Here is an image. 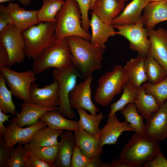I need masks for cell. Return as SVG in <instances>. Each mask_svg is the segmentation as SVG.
Listing matches in <instances>:
<instances>
[{
    "instance_id": "6da1fadb",
    "label": "cell",
    "mask_w": 167,
    "mask_h": 167,
    "mask_svg": "<svg viewBox=\"0 0 167 167\" xmlns=\"http://www.w3.org/2000/svg\"><path fill=\"white\" fill-rule=\"evenodd\" d=\"M72 56L73 66L85 79L95 71L101 68L105 48L92 44L82 37H67Z\"/></svg>"
},
{
    "instance_id": "7a4b0ae2",
    "label": "cell",
    "mask_w": 167,
    "mask_h": 167,
    "mask_svg": "<svg viewBox=\"0 0 167 167\" xmlns=\"http://www.w3.org/2000/svg\"><path fill=\"white\" fill-rule=\"evenodd\" d=\"M160 142L146 133H135L122 150L119 158L136 167H141L161 150Z\"/></svg>"
},
{
    "instance_id": "3957f363",
    "label": "cell",
    "mask_w": 167,
    "mask_h": 167,
    "mask_svg": "<svg viewBox=\"0 0 167 167\" xmlns=\"http://www.w3.org/2000/svg\"><path fill=\"white\" fill-rule=\"evenodd\" d=\"M55 18L56 40L76 36L90 41L91 35L82 27L81 14L75 0H66Z\"/></svg>"
},
{
    "instance_id": "277c9868",
    "label": "cell",
    "mask_w": 167,
    "mask_h": 167,
    "mask_svg": "<svg viewBox=\"0 0 167 167\" xmlns=\"http://www.w3.org/2000/svg\"><path fill=\"white\" fill-rule=\"evenodd\" d=\"M56 22H40L22 32L25 42L26 57L34 60L57 40L55 35Z\"/></svg>"
},
{
    "instance_id": "5b68a950",
    "label": "cell",
    "mask_w": 167,
    "mask_h": 167,
    "mask_svg": "<svg viewBox=\"0 0 167 167\" xmlns=\"http://www.w3.org/2000/svg\"><path fill=\"white\" fill-rule=\"evenodd\" d=\"M72 66V56L66 38L57 40L34 60L32 70L36 74H39L50 68L61 69Z\"/></svg>"
},
{
    "instance_id": "8992f818",
    "label": "cell",
    "mask_w": 167,
    "mask_h": 167,
    "mask_svg": "<svg viewBox=\"0 0 167 167\" xmlns=\"http://www.w3.org/2000/svg\"><path fill=\"white\" fill-rule=\"evenodd\" d=\"M128 73L124 66L116 65L112 70L106 72L98 80L94 100L103 106L108 105L113 98L121 92L123 85L128 80Z\"/></svg>"
},
{
    "instance_id": "52a82bcc",
    "label": "cell",
    "mask_w": 167,
    "mask_h": 167,
    "mask_svg": "<svg viewBox=\"0 0 167 167\" xmlns=\"http://www.w3.org/2000/svg\"><path fill=\"white\" fill-rule=\"evenodd\" d=\"M53 75L59 84L58 110L66 118L73 119L76 115L70 105L69 95L77 84V78H81L80 74L73 66L61 69H54L53 71Z\"/></svg>"
},
{
    "instance_id": "ba28073f",
    "label": "cell",
    "mask_w": 167,
    "mask_h": 167,
    "mask_svg": "<svg viewBox=\"0 0 167 167\" xmlns=\"http://www.w3.org/2000/svg\"><path fill=\"white\" fill-rule=\"evenodd\" d=\"M0 71L12 95L23 102H31V87L38 79L36 73L32 70L17 72L6 66L0 68Z\"/></svg>"
},
{
    "instance_id": "9c48e42d",
    "label": "cell",
    "mask_w": 167,
    "mask_h": 167,
    "mask_svg": "<svg viewBox=\"0 0 167 167\" xmlns=\"http://www.w3.org/2000/svg\"><path fill=\"white\" fill-rule=\"evenodd\" d=\"M0 43L9 56L8 65L20 63L24 59L25 42L20 32L13 24H8L0 32Z\"/></svg>"
},
{
    "instance_id": "30bf717a",
    "label": "cell",
    "mask_w": 167,
    "mask_h": 167,
    "mask_svg": "<svg viewBox=\"0 0 167 167\" xmlns=\"http://www.w3.org/2000/svg\"><path fill=\"white\" fill-rule=\"evenodd\" d=\"M141 21L135 24L114 27L117 29V34L121 35L129 41V47L137 52L138 55L146 56L149 53L150 41L147 29Z\"/></svg>"
},
{
    "instance_id": "8fae6325",
    "label": "cell",
    "mask_w": 167,
    "mask_h": 167,
    "mask_svg": "<svg viewBox=\"0 0 167 167\" xmlns=\"http://www.w3.org/2000/svg\"><path fill=\"white\" fill-rule=\"evenodd\" d=\"M92 80V75H89L84 81L77 84L70 92L69 101L72 109L82 108L94 114L99 112V109L92 100L91 85Z\"/></svg>"
},
{
    "instance_id": "7c38bea8",
    "label": "cell",
    "mask_w": 167,
    "mask_h": 167,
    "mask_svg": "<svg viewBox=\"0 0 167 167\" xmlns=\"http://www.w3.org/2000/svg\"><path fill=\"white\" fill-rule=\"evenodd\" d=\"M47 126L41 120L36 124L25 128L19 127L11 121L6 126L7 131L3 135L5 146L9 148L19 143L24 145L29 143L37 131Z\"/></svg>"
},
{
    "instance_id": "4fadbf2b",
    "label": "cell",
    "mask_w": 167,
    "mask_h": 167,
    "mask_svg": "<svg viewBox=\"0 0 167 167\" xmlns=\"http://www.w3.org/2000/svg\"><path fill=\"white\" fill-rule=\"evenodd\" d=\"M59 84L54 79L49 84L40 88L37 84L33 83L30 90L31 102L48 108H55L59 105Z\"/></svg>"
},
{
    "instance_id": "5bb4252c",
    "label": "cell",
    "mask_w": 167,
    "mask_h": 167,
    "mask_svg": "<svg viewBox=\"0 0 167 167\" xmlns=\"http://www.w3.org/2000/svg\"><path fill=\"white\" fill-rule=\"evenodd\" d=\"M150 41L149 54L167 72V31L160 28L147 29Z\"/></svg>"
},
{
    "instance_id": "9a60e30c",
    "label": "cell",
    "mask_w": 167,
    "mask_h": 167,
    "mask_svg": "<svg viewBox=\"0 0 167 167\" xmlns=\"http://www.w3.org/2000/svg\"><path fill=\"white\" fill-rule=\"evenodd\" d=\"M106 124L101 129L99 146L101 148L105 145H114L122 132L134 130L130 124L126 121L120 122L116 114L107 117Z\"/></svg>"
},
{
    "instance_id": "2e32d148",
    "label": "cell",
    "mask_w": 167,
    "mask_h": 167,
    "mask_svg": "<svg viewBox=\"0 0 167 167\" xmlns=\"http://www.w3.org/2000/svg\"><path fill=\"white\" fill-rule=\"evenodd\" d=\"M145 133L160 141L167 137V100L146 120Z\"/></svg>"
},
{
    "instance_id": "e0dca14e",
    "label": "cell",
    "mask_w": 167,
    "mask_h": 167,
    "mask_svg": "<svg viewBox=\"0 0 167 167\" xmlns=\"http://www.w3.org/2000/svg\"><path fill=\"white\" fill-rule=\"evenodd\" d=\"M21 107L20 112L11 121L20 127L32 126L40 120L45 113L58 109V107L48 108L31 102H23Z\"/></svg>"
},
{
    "instance_id": "ac0fdd59",
    "label": "cell",
    "mask_w": 167,
    "mask_h": 167,
    "mask_svg": "<svg viewBox=\"0 0 167 167\" xmlns=\"http://www.w3.org/2000/svg\"><path fill=\"white\" fill-rule=\"evenodd\" d=\"M143 11L142 21L147 29H153L159 23L167 21V3L165 0L150 2Z\"/></svg>"
},
{
    "instance_id": "d6986e66",
    "label": "cell",
    "mask_w": 167,
    "mask_h": 167,
    "mask_svg": "<svg viewBox=\"0 0 167 167\" xmlns=\"http://www.w3.org/2000/svg\"><path fill=\"white\" fill-rule=\"evenodd\" d=\"M150 0H132L112 22L113 26L135 24L142 21V13Z\"/></svg>"
},
{
    "instance_id": "ffe728a7",
    "label": "cell",
    "mask_w": 167,
    "mask_h": 167,
    "mask_svg": "<svg viewBox=\"0 0 167 167\" xmlns=\"http://www.w3.org/2000/svg\"><path fill=\"white\" fill-rule=\"evenodd\" d=\"M124 7L125 2L117 0H95L90 10L103 22L111 24Z\"/></svg>"
},
{
    "instance_id": "44dd1931",
    "label": "cell",
    "mask_w": 167,
    "mask_h": 167,
    "mask_svg": "<svg viewBox=\"0 0 167 167\" xmlns=\"http://www.w3.org/2000/svg\"><path fill=\"white\" fill-rule=\"evenodd\" d=\"M7 6L13 24L21 32L39 23L37 10H26L16 3L9 2Z\"/></svg>"
},
{
    "instance_id": "7402d4cb",
    "label": "cell",
    "mask_w": 167,
    "mask_h": 167,
    "mask_svg": "<svg viewBox=\"0 0 167 167\" xmlns=\"http://www.w3.org/2000/svg\"><path fill=\"white\" fill-rule=\"evenodd\" d=\"M73 132L76 145L90 159L102 154V148L99 145L100 136L91 134L80 128Z\"/></svg>"
},
{
    "instance_id": "603a6c76",
    "label": "cell",
    "mask_w": 167,
    "mask_h": 167,
    "mask_svg": "<svg viewBox=\"0 0 167 167\" xmlns=\"http://www.w3.org/2000/svg\"><path fill=\"white\" fill-rule=\"evenodd\" d=\"M90 27L92 34L90 41L94 45L105 48V43L109 38L117 34L114 27L112 25L102 21L94 13H91Z\"/></svg>"
},
{
    "instance_id": "cb8c5ba5",
    "label": "cell",
    "mask_w": 167,
    "mask_h": 167,
    "mask_svg": "<svg viewBox=\"0 0 167 167\" xmlns=\"http://www.w3.org/2000/svg\"><path fill=\"white\" fill-rule=\"evenodd\" d=\"M60 136L57 155L54 164L55 167H71V158L76 145L73 131L66 130Z\"/></svg>"
},
{
    "instance_id": "d4e9b609",
    "label": "cell",
    "mask_w": 167,
    "mask_h": 167,
    "mask_svg": "<svg viewBox=\"0 0 167 167\" xmlns=\"http://www.w3.org/2000/svg\"><path fill=\"white\" fill-rule=\"evenodd\" d=\"M146 56L138 55L127 62L124 66L128 73V81L138 89L148 81L144 67Z\"/></svg>"
},
{
    "instance_id": "484cf974",
    "label": "cell",
    "mask_w": 167,
    "mask_h": 167,
    "mask_svg": "<svg viewBox=\"0 0 167 167\" xmlns=\"http://www.w3.org/2000/svg\"><path fill=\"white\" fill-rule=\"evenodd\" d=\"M49 127L55 129L71 130L73 132L80 129L78 121L67 119L58 110L49 111L40 118Z\"/></svg>"
},
{
    "instance_id": "4316f807",
    "label": "cell",
    "mask_w": 167,
    "mask_h": 167,
    "mask_svg": "<svg viewBox=\"0 0 167 167\" xmlns=\"http://www.w3.org/2000/svg\"><path fill=\"white\" fill-rule=\"evenodd\" d=\"M134 103L139 113L146 120L160 107L155 97L147 93L142 85L139 88L138 97Z\"/></svg>"
},
{
    "instance_id": "83f0119b",
    "label": "cell",
    "mask_w": 167,
    "mask_h": 167,
    "mask_svg": "<svg viewBox=\"0 0 167 167\" xmlns=\"http://www.w3.org/2000/svg\"><path fill=\"white\" fill-rule=\"evenodd\" d=\"M79 119L78 123L80 128L89 133L100 136L101 129L99 127L102 120L104 118L102 112L98 114H88L82 108L76 109Z\"/></svg>"
},
{
    "instance_id": "f1b7e54d",
    "label": "cell",
    "mask_w": 167,
    "mask_h": 167,
    "mask_svg": "<svg viewBox=\"0 0 167 167\" xmlns=\"http://www.w3.org/2000/svg\"><path fill=\"white\" fill-rule=\"evenodd\" d=\"M63 132V130L53 129L48 126L43 127L35 133L29 143L39 147L58 145V138Z\"/></svg>"
},
{
    "instance_id": "f546056e",
    "label": "cell",
    "mask_w": 167,
    "mask_h": 167,
    "mask_svg": "<svg viewBox=\"0 0 167 167\" xmlns=\"http://www.w3.org/2000/svg\"><path fill=\"white\" fill-rule=\"evenodd\" d=\"M123 93L120 98L116 102L111 105L109 113L107 117L116 114L118 111H121L128 104L134 103L138 94L139 89L128 81L122 87Z\"/></svg>"
},
{
    "instance_id": "4dcf8cb0",
    "label": "cell",
    "mask_w": 167,
    "mask_h": 167,
    "mask_svg": "<svg viewBox=\"0 0 167 167\" xmlns=\"http://www.w3.org/2000/svg\"><path fill=\"white\" fill-rule=\"evenodd\" d=\"M144 67L148 81L152 84L158 83L167 76L165 67L149 53L145 58Z\"/></svg>"
},
{
    "instance_id": "1f68e13d",
    "label": "cell",
    "mask_w": 167,
    "mask_h": 167,
    "mask_svg": "<svg viewBox=\"0 0 167 167\" xmlns=\"http://www.w3.org/2000/svg\"><path fill=\"white\" fill-rule=\"evenodd\" d=\"M121 111L125 121L130 124L135 133H145V124L143 121L144 118L139 114L134 103L128 104Z\"/></svg>"
},
{
    "instance_id": "d6a6232c",
    "label": "cell",
    "mask_w": 167,
    "mask_h": 167,
    "mask_svg": "<svg viewBox=\"0 0 167 167\" xmlns=\"http://www.w3.org/2000/svg\"><path fill=\"white\" fill-rule=\"evenodd\" d=\"M64 3L63 0H42V6L38 10L40 22H56V15Z\"/></svg>"
},
{
    "instance_id": "836d02e7",
    "label": "cell",
    "mask_w": 167,
    "mask_h": 167,
    "mask_svg": "<svg viewBox=\"0 0 167 167\" xmlns=\"http://www.w3.org/2000/svg\"><path fill=\"white\" fill-rule=\"evenodd\" d=\"M3 75L0 74V110L5 114L10 113L16 116L15 105L12 100V94L6 86Z\"/></svg>"
},
{
    "instance_id": "e575fe53",
    "label": "cell",
    "mask_w": 167,
    "mask_h": 167,
    "mask_svg": "<svg viewBox=\"0 0 167 167\" xmlns=\"http://www.w3.org/2000/svg\"><path fill=\"white\" fill-rule=\"evenodd\" d=\"M24 147L41 160L48 163H54L57 155L58 145L39 147L29 143L24 145Z\"/></svg>"
},
{
    "instance_id": "d590c367",
    "label": "cell",
    "mask_w": 167,
    "mask_h": 167,
    "mask_svg": "<svg viewBox=\"0 0 167 167\" xmlns=\"http://www.w3.org/2000/svg\"><path fill=\"white\" fill-rule=\"evenodd\" d=\"M142 85L147 93L155 97L160 106L167 100V76L158 83L152 84L148 82Z\"/></svg>"
},
{
    "instance_id": "8d00e7d4",
    "label": "cell",
    "mask_w": 167,
    "mask_h": 167,
    "mask_svg": "<svg viewBox=\"0 0 167 167\" xmlns=\"http://www.w3.org/2000/svg\"><path fill=\"white\" fill-rule=\"evenodd\" d=\"M28 151L22 144L18 143L17 147L13 150L6 167H25L24 157Z\"/></svg>"
},
{
    "instance_id": "74e56055",
    "label": "cell",
    "mask_w": 167,
    "mask_h": 167,
    "mask_svg": "<svg viewBox=\"0 0 167 167\" xmlns=\"http://www.w3.org/2000/svg\"><path fill=\"white\" fill-rule=\"evenodd\" d=\"M77 2L82 17V26L83 29L88 32L90 27V20L88 18V11L90 7L92 0H75Z\"/></svg>"
},
{
    "instance_id": "f35d334b",
    "label": "cell",
    "mask_w": 167,
    "mask_h": 167,
    "mask_svg": "<svg viewBox=\"0 0 167 167\" xmlns=\"http://www.w3.org/2000/svg\"><path fill=\"white\" fill-rule=\"evenodd\" d=\"M90 160L76 145L71 158V167H88Z\"/></svg>"
},
{
    "instance_id": "ab89813d",
    "label": "cell",
    "mask_w": 167,
    "mask_h": 167,
    "mask_svg": "<svg viewBox=\"0 0 167 167\" xmlns=\"http://www.w3.org/2000/svg\"><path fill=\"white\" fill-rule=\"evenodd\" d=\"M25 167H55L54 163L45 162L28 151L25 155Z\"/></svg>"
},
{
    "instance_id": "60d3db41",
    "label": "cell",
    "mask_w": 167,
    "mask_h": 167,
    "mask_svg": "<svg viewBox=\"0 0 167 167\" xmlns=\"http://www.w3.org/2000/svg\"><path fill=\"white\" fill-rule=\"evenodd\" d=\"M15 145L6 147L3 137L0 138V167H6L7 162Z\"/></svg>"
},
{
    "instance_id": "b9f144b4",
    "label": "cell",
    "mask_w": 167,
    "mask_h": 167,
    "mask_svg": "<svg viewBox=\"0 0 167 167\" xmlns=\"http://www.w3.org/2000/svg\"><path fill=\"white\" fill-rule=\"evenodd\" d=\"M13 24L7 6L0 5V32L8 24Z\"/></svg>"
},
{
    "instance_id": "7bdbcfd3",
    "label": "cell",
    "mask_w": 167,
    "mask_h": 167,
    "mask_svg": "<svg viewBox=\"0 0 167 167\" xmlns=\"http://www.w3.org/2000/svg\"><path fill=\"white\" fill-rule=\"evenodd\" d=\"M143 166L144 167H167V160L160 150L152 159Z\"/></svg>"
},
{
    "instance_id": "ee69618b",
    "label": "cell",
    "mask_w": 167,
    "mask_h": 167,
    "mask_svg": "<svg viewBox=\"0 0 167 167\" xmlns=\"http://www.w3.org/2000/svg\"><path fill=\"white\" fill-rule=\"evenodd\" d=\"M9 56L8 53L3 45L0 43V68L8 65Z\"/></svg>"
},
{
    "instance_id": "f6af8a7d",
    "label": "cell",
    "mask_w": 167,
    "mask_h": 167,
    "mask_svg": "<svg viewBox=\"0 0 167 167\" xmlns=\"http://www.w3.org/2000/svg\"><path fill=\"white\" fill-rule=\"evenodd\" d=\"M88 167H110V163L104 162L101 160V155H97L91 159Z\"/></svg>"
},
{
    "instance_id": "bcb514c9",
    "label": "cell",
    "mask_w": 167,
    "mask_h": 167,
    "mask_svg": "<svg viewBox=\"0 0 167 167\" xmlns=\"http://www.w3.org/2000/svg\"><path fill=\"white\" fill-rule=\"evenodd\" d=\"M11 115L4 113L0 110V137H2L3 134L7 131V128L4 125V123L6 121L10 122L9 118Z\"/></svg>"
},
{
    "instance_id": "7dc6e473",
    "label": "cell",
    "mask_w": 167,
    "mask_h": 167,
    "mask_svg": "<svg viewBox=\"0 0 167 167\" xmlns=\"http://www.w3.org/2000/svg\"><path fill=\"white\" fill-rule=\"evenodd\" d=\"M110 167H136V166L119 158L113 159L110 163Z\"/></svg>"
},
{
    "instance_id": "c3c4849f",
    "label": "cell",
    "mask_w": 167,
    "mask_h": 167,
    "mask_svg": "<svg viewBox=\"0 0 167 167\" xmlns=\"http://www.w3.org/2000/svg\"><path fill=\"white\" fill-rule=\"evenodd\" d=\"M15 0H0V3L9 1H11ZM19 0L20 3L24 6H27L30 4L31 2V0Z\"/></svg>"
},
{
    "instance_id": "681fc988",
    "label": "cell",
    "mask_w": 167,
    "mask_h": 167,
    "mask_svg": "<svg viewBox=\"0 0 167 167\" xmlns=\"http://www.w3.org/2000/svg\"><path fill=\"white\" fill-rule=\"evenodd\" d=\"M117 0L120 2H125L127 1L128 0Z\"/></svg>"
},
{
    "instance_id": "f907efd6",
    "label": "cell",
    "mask_w": 167,
    "mask_h": 167,
    "mask_svg": "<svg viewBox=\"0 0 167 167\" xmlns=\"http://www.w3.org/2000/svg\"><path fill=\"white\" fill-rule=\"evenodd\" d=\"M95 0H92V4H91V7H90V9L92 7V6L93 4V3L94 2Z\"/></svg>"
},
{
    "instance_id": "816d5d0a",
    "label": "cell",
    "mask_w": 167,
    "mask_h": 167,
    "mask_svg": "<svg viewBox=\"0 0 167 167\" xmlns=\"http://www.w3.org/2000/svg\"><path fill=\"white\" fill-rule=\"evenodd\" d=\"M165 0H150V2L151 1H163Z\"/></svg>"
},
{
    "instance_id": "f5cc1de1",
    "label": "cell",
    "mask_w": 167,
    "mask_h": 167,
    "mask_svg": "<svg viewBox=\"0 0 167 167\" xmlns=\"http://www.w3.org/2000/svg\"><path fill=\"white\" fill-rule=\"evenodd\" d=\"M165 1H166V2L167 3V0H165Z\"/></svg>"
}]
</instances>
